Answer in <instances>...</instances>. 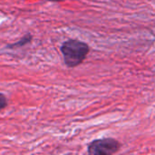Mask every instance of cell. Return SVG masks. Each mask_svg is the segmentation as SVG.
<instances>
[{"label": "cell", "instance_id": "obj_1", "mask_svg": "<svg viewBox=\"0 0 155 155\" xmlns=\"http://www.w3.org/2000/svg\"><path fill=\"white\" fill-rule=\"evenodd\" d=\"M60 51L63 54L65 65L69 68H74L84 61L90 51V47L83 41L68 39L62 44Z\"/></svg>", "mask_w": 155, "mask_h": 155}, {"label": "cell", "instance_id": "obj_4", "mask_svg": "<svg viewBox=\"0 0 155 155\" xmlns=\"http://www.w3.org/2000/svg\"><path fill=\"white\" fill-rule=\"evenodd\" d=\"M6 106H7V98L4 94L0 93V110L5 109Z\"/></svg>", "mask_w": 155, "mask_h": 155}, {"label": "cell", "instance_id": "obj_5", "mask_svg": "<svg viewBox=\"0 0 155 155\" xmlns=\"http://www.w3.org/2000/svg\"><path fill=\"white\" fill-rule=\"evenodd\" d=\"M47 1H50V2H62V1H64V0H47Z\"/></svg>", "mask_w": 155, "mask_h": 155}, {"label": "cell", "instance_id": "obj_2", "mask_svg": "<svg viewBox=\"0 0 155 155\" xmlns=\"http://www.w3.org/2000/svg\"><path fill=\"white\" fill-rule=\"evenodd\" d=\"M121 143L114 138L94 140L87 146V153L93 155H112L119 152Z\"/></svg>", "mask_w": 155, "mask_h": 155}, {"label": "cell", "instance_id": "obj_3", "mask_svg": "<svg viewBox=\"0 0 155 155\" xmlns=\"http://www.w3.org/2000/svg\"><path fill=\"white\" fill-rule=\"evenodd\" d=\"M33 39V35L30 34V33H27L25 34L22 38H20L17 42L15 43H13V44H9L5 46V48L7 49H15V48H20V47H23L25 46V45L29 44Z\"/></svg>", "mask_w": 155, "mask_h": 155}]
</instances>
